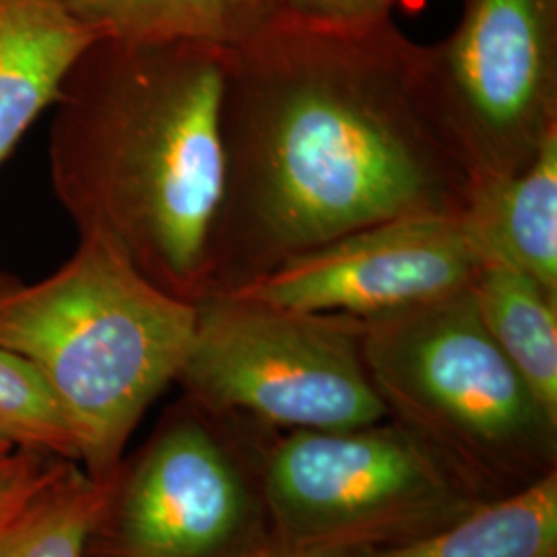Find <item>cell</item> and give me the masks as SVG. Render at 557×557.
<instances>
[{
  "instance_id": "obj_1",
  "label": "cell",
  "mask_w": 557,
  "mask_h": 557,
  "mask_svg": "<svg viewBox=\"0 0 557 557\" xmlns=\"http://www.w3.org/2000/svg\"><path fill=\"white\" fill-rule=\"evenodd\" d=\"M221 128L207 294L374 223L462 215L475 186L434 94L428 46L393 17L277 20L232 48Z\"/></svg>"
},
{
  "instance_id": "obj_2",
  "label": "cell",
  "mask_w": 557,
  "mask_h": 557,
  "mask_svg": "<svg viewBox=\"0 0 557 557\" xmlns=\"http://www.w3.org/2000/svg\"><path fill=\"white\" fill-rule=\"evenodd\" d=\"M230 50L98 40L54 103L48 163L79 238H98L163 292L207 294L225 178Z\"/></svg>"
},
{
  "instance_id": "obj_3",
  "label": "cell",
  "mask_w": 557,
  "mask_h": 557,
  "mask_svg": "<svg viewBox=\"0 0 557 557\" xmlns=\"http://www.w3.org/2000/svg\"><path fill=\"white\" fill-rule=\"evenodd\" d=\"M197 308L163 292L98 238L52 275L0 273V347L25 359L71 425L77 462L112 481L147 409L176 382Z\"/></svg>"
},
{
  "instance_id": "obj_4",
  "label": "cell",
  "mask_w": 557,
  "mask_h": 557,
  "mask_svg": "<svg viewBox=\"0 0 557 557\" xmlns=\"http://www.w3.org/2000/svg\"><path fill=\"white\" fill-rule=\"evenodd\" d=\"M359 324L363 363L388 418L485 498L556 469L557 423L490 335L471 285Z\"/></svg>"
},
{
  "instance_id": "obj_5",
  "label": "cell",
  "mask_w": 557,
  "mask_h": 557,
  "mask_svg": "<svg viewBox=\"0 0 557 557\" xmlns=\"http://www.w3.org/2000/svg\"><path fill=\"white\" fill-rule=\"evenodd\" d=\"M384 421L287 432L267 453L259 479L271 537L267 557L400 547L490 499L411 430Z\"/></svg>"
},
{
  "instance_id": "obj_6",
  "label": "cell",
  "mask_w": 557,
  "mask_h": 557,
  "mask_svg": "<svg viewBox=\"0 0 557 557\" xmlns=\"http://www.w3.org/2000/svg\"><path fill=\"white\" fill-rule=\"evenodd\" d=\"M195 308L176 382L213 418L287 432H338L388 418L363 363L358 319L227 292L207 294Z\"/></svg>"
},
{
  "instance_id": "obj_7",
  "label": "cell",
  "mask_w": 557,
  "mask_h": 557,
  "mask_svg": "<svg viewBox=\"0 0 557 557\" xmlns=\"http://www.w3.org/2000/svg\"><path fill=\"white\" fill-rule=\"evenodd\" d=\"M94 557H267V508L220 419L186 398L120 467L89 537Z\"/></svg>"
},
{
  "instance_id": "obj_8",
  "label": "cell",
  "mask_w": 557,
  "mask_h": 557,
  "mask_svg": "<svg viewBox=\"0 0 557 557\" xmlns=\"http://www.w3.org/2000/svg\"><path fill=\"white\" fill-rule=\"evenodd\" d=\"M428 66L475 182L524 172L557 133V0H462Z\"/></svg>"
},
{
  "instance_id": "obj_9",
  "label": "cell",
  "mask_w": 557,
  "mask_h": 557,
  "mask_svg": "<svg viewBox=\"0 0 557 557\" xmlns=\"http://www.w3.org/2000/svg\"><path fill=\"white\" fill-rule=\"evenodd\" d=\"M483 262L462 215H416L343 234L227 294L370 320L469 287Z\"/></svg>"
},
{
  "instance_id": "obj_10",
  "label": "cell",
  "mask_w": 557,
  "mask_h": 557,
  "mask_svg": "<svg viewBox=\"0 0 557 557\" xmlns=\"http://www.w3.org/2000/svg\"><path fill=\"white\" fill-rule=\"evenodd\" d=\"M98 40L66 0H0V165Z\"/></svg>"
},
{
  "instance_id": "obj_11",
  "label": "cell",
  "mask_w": 557,
  "mask_h": 557,
  "mask_svg": "<svg viewBox=\"0 0 557 557\" xmlns=\"http://www.w3.org/2000/svg\"><path fill=\"white\" fill-rule=\"evenodd\" d=\"M485 260H499L557 294V133L524 172L479 180L462 211Z\"/></svg>"
},
{
  "instance_id": "obj_12",
  "label": "cell",
  "mask_w": 557,
  "mask_h": 557,
  "mask_svg": "<svg viewBox=\"0 0 557 557\" xmlns=\"http://www.w3.org/2000/svg\"><path fill=\"white\" fill-rule=\"evenodd\" d=\"M471 289L490 335L557 423V294L499 260L481 264Z\"/></svg>"
},
{
  "instance_id": "obj_13",
  "label": "cell",
  "mask_w": 557,
  "mask_h": 557,
  "mask_svg": "<svg viewBox=\"0 0 557 557\" xmlns=\"http://www.w3.org/2000/svg\"><path fill=\"white\" fill-rule=\"evenodd\" d=\"M100 40L238 48L278 20L273 0H66Z\"/></svg>"
},
{
  "instance_id": "obj_14",
  "label": "cell",
  "mask_w": 557,
  "mask_h": 557,
  "mask_svg": "<svg viewBox=\"0 0 557 557\" xmlns=\"http://www.w3.org/2000/svg\"><path fill=\"white\" fill-rule=\"evenodd\" d=\"M337 557H557V471L483 502L430 537Z\"/></svg>"
},
{
  "instance_id": "obj_15",
  "label": "cell",
  "mask_w": 557,
  "mask_h": 557,
  "mask_svg": "<svg viewBox=\"0 0 557 557\" xmlns=\"http://www.w3.org/2000/svg\"><path fill=\"white\" fill-rule=\"evenodd\" d=\"M112 483L114 479L101 483L89 478L77 462L60 460L0 557H87Z\"/></svg>"
},
{
  "instance_id": "obj_16",
  "label": "cell",
  "mask_w": 557,
  "mask_h": 557,
  "mask_svg": "<svg viewBox=\"0 0 557 557\" xmlns=\"http://www.w3.org/2000/svg\"><path fill=\"white\" fill-rule=\"evenodd\" d=\"M0 442L15 450L77 462L71 425L40 374L0 347Z\"/></svg>"
},
{
  "instance_id": "obj_17",
  "label": "cell",
  "mask_w": 557,
  "mask_h": 557,
  "mask_svg": "<svg viewBox=\"0 0 557 557\" xmlns=\"http://www.w3.org/2000/svg\"><path fill=\"white\" fill-rule=\"evenodd\" d=\"M398 0H273L278 20L354 27L391 20Z\"/></svg>"
},
{
  "instance_id": "obj_18",
  "label": "cell",
  "mask_w": 557,
  "mask_h": 557,
  "mask_svg": "<svg viewBox=\"0 0 557 557\" xmlns=\"http://www.w3.org/2000/svg\"><path fill=\"white\" fill-rule=\"evenodd\" d=\"M60 460L57 458L50 467H44L41 457L21 475L2 496H0V556L17 529L21 518L29 510L34 499L38 498L48 481L54 478Z\"/></svg>"
},
{
  "instance_id": "obj_19",
  "label": "cell",
  "mask_w": 557,
  "mask_h": 557,
  "mask_svg": "<svg viewBox=\"0 0 557 557\" xmlns=\"http://www.w3.org/2000/svg\"><path fill=\"white\" fill-rule=\"evenodd\" d=\"M38 458H40V455L25 453V450L0 453V496H2Z\"/></svg>"
},
{
  "instance_id": "obj_20",
  "label": "cell",
  "mask_w": 557,
  "mask_h": 557,
  "mask_svg": "<svg viewBox=\"0 0 557 557\" xmlns=\"http://www.w3.org/2000/svg\"><path fill=\"white\" fill-rule=\"evenodd\" d=\"M11 450H15V448L9 446V444H4V442H0V453H11Z\"/></svg>"
}]
</instances>
